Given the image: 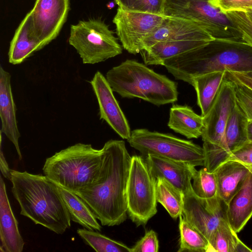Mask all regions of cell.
Listing matches in <instances>:
<instances>
[{"instance_id": "cell-1", "label": "cell", "mask_w": 252, "mask_h": 252, "mask_svg": "<svg viewBox=\"0 0 252 252\" xmlns=\"http://www.w3.org/2000/svg\"><path fill=\"white\" fill-rule=\"evenodd\" d=\"M102 149L103 162L98 177L75 193L102 225L112 226L121 224L127 218L126 189L131 157L123 140H110Z\"/></svg>"}, {"instance_id": "cell-2", "label": "cell", "mask_w": 252, "mask_h": 252, "mask_svg": "<svg viewBox=\"0 0 252 252\" xmlns=\"http://www.w3.org/2000/svg\"><path fill=\"white\" fill-rule=\"evenodd\" d=\"M11 191L20 214L58 234L71 226V217L57 185L45 175L11 169Z\"/></svg>"}, {"instance_id": "cell-3", "label": "cell", "mask_w": 252, "mask_h": 252, "mask_svg": "<svg viewBox=\"0 0 252 252\" xmlns=\"http://www.w3.org/2000/svg\"><path fill=\"white\" fill-rule=\"evenodd\" d=\"M162 65L176 79L190 85L194 78L209 72H252V46L245 42L214 39L166 60Z\"/></svg>"}, {"instance_id": "cell-4", "label": "cell", "mask_w": 252, "mask_h": 252, "mask_svg": "<svg viewBox=\"0 0 252 252\" xmlns=\"http://www.w3.org/2000/svg\"><path fill=\"white\" fill-rule=\"evenodd\" d=\"M105 77L113 91L122 97L139 98L157 106L178 99L176 82L135 60L112 67Z\"/></svg>"}, {"instance_id": "cell-5", "label": "cell", "mask_w": 252, "mask_h": 252, "mask_svg": "<svg viewBox=\"0 0 252 252\" xmlns=\"http://www.w3.org/2000/svg\"><path fill=\"white\" fill-rule=\"evenodd\" d=\"M102 148L77 143L47 158L44 175L64 189L76 192L91 184L98 177L103 162Z\"/></svg>"}, {"instance_id": "cell-6", "label": "cell", "mask_w": 252, "mask_h": 252, "mask_svg": "<svg viewBox=\"0 0 252 252\" xmlns=\"http://www.w3.org/2000/svg\"><path fill=\"white\" fill-rule=\"evenodd\" d=\"M164 15L192 20L215 39L244 42L226 14L211 4L209 0H166Z\"/></svg>"}, {"instance_id": "cell-7", "label": "cell", "mask_w": 252, "mask_h": 252, "mask_svg": "<svg viewBox=\"0 0 252 252\" xmlns=\"http://www.w3.org/2000/svg\"><path fill=\"white\" fill-rule=\"evenodd\" d=\"M84 64H94L122 53V47L108 25L98 19L80 21L70 27L68 39Z\"/></svg>"}, {"instance_id": "cell-8", "label": "cell", "mask_w": 252, "mask_h": 252, "mask_svg": "<svg viewBox=\"0 0 252 252\" xmlns=\"http://www.w3.org/2000/svg\"><path fill=\"white\" fill-rule=\"evenodd\" d=\"M127 141L143 156H157L185 162L195 167L204 166L203 148L191 141L146 128L132 130Z\"/></svg>"}, {"instance_id": "cell-9", "label": "cell", "mask_w": 252, "mask_h": 252, "mask_svg": "<svg viewBox=\"0 0 252 252\" xmlns=\"http://www.w3.org/2000/svg\"><path fill=\"white\" fill-rule=\"evenodd\" d=\"M156 184L143 156H132L126 189L127 213L137 226L145 225L157 213Z\"/></svg>"}, {"instance_id": "cell-10", "label": "cell", "mask_w": 252, "mask_h": 252, "mask_svg": "<svg viewBox=\"0 0 252 252\" xmlns=\"http://www.w3.org/2000/svg\"><path fill=\"white\" fill-rule=\"evenodd\" d=\"M166 17L118 7L113 22L123 47L135 55L142 50L143 40L160 27Z\"/></svg>"}, {"instance_id": "cell-11", "label": "cell", "mask_w": 252, "mask_h": 252, "mask_svg": "<svg viewBox=\"0 0 252 252\" xmlns=\"http://www.w3.org/2000/svg\"><path fill=\"white\" fill-rule=\"evenodd\" d=\"M183 216L208 239L220 222L227 218L226 205L218 196L212 198L197 196L192 188L183 193Z\"/></svg>"}, {"instance_id": "cell-12", "label": "cell", "mask_w": 252, "mask_h": 252, "mask_svg": "<svg viewBox=\"0 0 252 252\" xmlns=\"http://www.w3.org/2000/svg\"><path fill=\"white\" fill-rule=\"evenodd\" d=\"M69 9V0H36L30 13L34 32L44 46L59 34Z\"/></svg>"}, {"instance_id": "cell-13", "label": "cell", "mask_w": 252, "mask_h": 252, "mask_svg": "<svg viewBox=\"0 0 252 252\" xmlns=\"http://www.w3.org/2000/svg\"><path fill=\"white\" fill-rule=\"evenodd\" d=\"M90 83L98 104L100 119L105 121L123 139H128L131 132L128 121L106 77L97 71Z\"/></svg>"}, {"instance_id": "cell-14", "label": "cell", "mask_w": 252, "mask_h": 252, "mask_svg": "<svg viewBox=\"0 0 252 252\" xmlns=\"http://www.w3.org/2000/svg\"><path fill=\"white\" fill-rule=\"evenodd\" d=\"M214 39L195 22L183 18L166 16L160 27L143 40L141 48L142 50L157 43L165 41L197 40L210 42Z\"/></svg>"}, {"instance_id": "cell-15", "label": "cell", "mask_w": 252, "mask_h": 252, "mask_svg": "<svg viewBox=\"0 0 252 252\" xmlns=\"http://www.w3.org/2000/svg\"><path fill=\"white\" fill-rule=\"evenodd\" d=\"M152 175L157 179H165L183 193L192 188L191 181L197 170L186 162L159 156H143Z\"/></svg>"}, {"instance_id": "cell-16", "label": "cell", "mask_w": 252, "mask_h": 252, "mask_svg": "<svg viewBox=\"0 0 252 252\" xmlns=\"http://www.w3.org/2000/svg\"><path fill=\"white\" fill-rule=\"evenodd\" d=\"M0 132L3 133L13 144L19 158H22L19 145L20 133L16 120V109L13 99L10 73L0 67Z\"/></svg>"}, {"instance_id": "cell-17", "label": "cell", "mask_w": 252, "mask_h": 252, "mask_svg": "<svg viewBox=\"0 0 252 252\" xmlns=\"http://www.w3.org/2000/svg\"><path fill=\"white\" fill-rule=\"evenodd\" d=\"M7 194L5 183L0 177V251L22 252L24 241L18 228Z\"/></svg>"}, {"instance_id": "cell-18", "label": "cell", "mask_w": 252, "mask_h": 252, "mask_svg": "<svg viewBox=\"0 0 252 252\" xmlns=\"http://www.w3.org/2000/svg\"><path fill=\"white\" fill-rule=\"evenodd\" d=\"M44 47L34 32L30 12L20 24L10 42L8 61L14 65L20 64Z\"/></svg>"}, {"instance_id": "cell-19", "label": "cell", "mask_w": 252, "mask_h": 252, "mask_svg": "<svg viewBox=\"0 0 252 252\" xmlns=\"http://www.w3.org/2000/svg\"><path fill=\"white\" fill-rule=\"evenodd\" d=\"M226 214L230 225L237 233L252 217V167L227 205Z\"/></svg>"}, {"instance_id": "cell-20", "label": "cell", "mask_w": 252, "mask_h": 252, "mask_svg": "<svg viewBox=\"0 0 252 252\" xmlns=\"http://www.w3.org/2000/svg\"><path fill=\"white\" fill-rule=\"evenodd\" d=\"M251 167L236 160H227L214 171L218 183V196L226 205L243 183Z\"/></svg>"}, {"instance_id": "cell-21", "label": "cell", "mask_w": 252, "mask_h": 252, "mask_svg": "<svg viewBox=\"0 0 252 252\" xmlns=\"http://www.w3.org/2000/svg\"><path fill=\"white\" fill-rule=\"evenodd\" d=\"M210 42L185 40L157 43L140 54L146 65H161L167 60L204 46Z\"/></svg>"}, {"instance_id": "cell-22", "label": "cell", "mask_w": 252, "mask_h": 252, "mask_svg": "<svg viewBox=\"0 0 252 252\" xmlns=\"http://www.w3.org/2000/svg\"><path fill=\"white\" fill-rule=\"evenodd\" d=\"M168 127L188 139L201 136L203 117L197 114L188 105H173L170 108Z\"/></svg>"}, {"instance_id": "cell-23", "label": "cell", "mask_w": 252, "mask_h": 252, "mask_svg": "<svg viewBox=\"0 0 252 252\" xmlns=\"http://www.w3.org/2000/svg\"><path fill=\"white\" fill-rule=\"evenodd\" d=\"M226 71L205 73L194 78L191 85L196 92L197 103L204 116L214 101L220 85L225 78Z\"/></svg>"}, {"instance_id": "cell-24", "label": "cell", "mask_w": 252, "mask_h": 252, "mask_svg": "<svg viewBox=\"0 0 252 252\" xmlns=\"http://www.w3.org/2000/svg\"><path fill=\"white\" fill-rule=\"evenodd\" d=\"M57 186L69 213L71 220L85 228L100 231L101 227L87 204L75 192L59 185Z\"/></svg>"}, {"instance_id": "cell-25", "label": "cell", "mask_w": 252, "mask_h": 252, "mask_svg": "<svg viewBox=\"0 0 252 252\" xmlns=\"http://www.w3.org/2000/svg\"><path fill=\"white\" fill-rule=\"evenodd\" d=\"M248 122L249 120L236 102L230 114L225 131V143L229 156L248 141Z\"/></svg>"}, {"instance_id": "cell-26", "label": "cell", "mask_w": 252, "mask_h": 252, "mask_svg": "<svg viewBox=\"0 0 252 252\" xmlns=\"http://www.w3.org/2000/svg\"><path fill=\"white\" fill-rule=\"evenodd\" d=\"M156 198L169 213L176 220L183 214V193L163 178L156 179Z\"/></svg>"}, {"instance_id": "cell-27", "label": "cell", "mask_w": 252, "mask_h": 252, "mask_svg": "<svg viewBox=\"0 0 252 252\" xmlns=\"http://www.w3.org/2000/svg\"><path fill=\"white\" fill-rule=\"evenodd\" d=\"M179 218L180 239L178 252H207L209 241L206 237L182 215Z\"/></svg>"}, {"instance_id": "cell-28", "label": "cell", "mask_w": 252, "mask_h": 252, "mask_svg": "<svg viewBox=\"0 0 252 252\" xmlns=\"http://www.w3.org/2000/svg\"><path fill=\"white\" fill-rule=\"evenodd\" d=\"M236 233L226 220H222L209 240L207 252H235L239 240Z\"/></svg>"}, {"instance_id": "cell-29", "label": "cell", "mask_w": 252, "mask_h": 252, "mask_svg": "<svg viewBox=\"0 0 252 252\" xmlns=\"http://www.w3.org/2000/svg\"><path fill=\"white\" fill-rule=\"evenodd\" d=\"M77 233L84 241L97 252H131L130 248L94 230L78 229Z\"/></svg>"}, {"instance_id": "cell-30", "label": "cell", "mask_w": 252, "mask_h": 252, "mask_svg": "<svg viewBox=\"0 0 252 252\" xmlns=\"http://www.w3.org/2000/svg\"><path fill=\"white\" fill-rule=\"evenodd\" d=\"M191 185L194 193L202 198H212L218 196V183L215 173L209 172L205 167L196 170Z\"/></svg>"}, {"instance_id": "cell-31", "label": "cell", "mask_w": 252, "mask_h": 252, "mask_svg": "<svg viewBox=\"0 0 252 252\" xmlns=\"http://www.w3.org/2000/svg\"><path fill=\"white\" fill-rule=\"evenodd\" d=\"M226 76L232 81L236 100L249 121H252V89L242 84L226 72Z\"/></svg>"}, {"instance_id": "cell-32", "label": "cell", "mask_w": 252, "mask_h": 252, "mask_svg": "<svg viewBox=\"0 0 252 252\" xmlns=\"http://www.w3.org/2000/svg\"><path fill=\"white\" fill-rule=\"evenodd\" d=\"M240 31L244 41L252 46V20L243 11H231L226 13Z\"/></svg>"}, {"instance_id": "cell-33", "label": "cell", "mask_w": 252, "mask_h": 252, "mask_svg": "<svg viewBox=\"0 0 252 252\" xmlns=\"http://www.w3.org/2000/svg\"><path fill=\"white\" fill-rule=\"evenodd\" d=\"M209 2L224 13L231 11H250L252 0H209Z\"/></svg>"}, {"instance_id": "cell-34", "label": "cell", "mask_w": 252, "mask_h": 252, "mask_svg": "<svg viewBox=\"0 0 252 252\" xmlns=\"http://www.w3.org/2000/svg\"><path fill=\"white\" fill-rule=\"evenodd\" d=\"M158 249L157 235L153 230L147 231L145 235L130 248L131 252H158Z\"/></svg>"}, {"instance_id": "cell-35", "label": "cell", "mask_w": 252, "mask_h": 252, "mask_svg": "<svg viewBox=\"0 0 252 252\" xmlns=\"http://www.w3.org/2000/svg\"><path fill=\"white\" fill-rule=\"evenodd\" d=\"M166 0H133L129 10L164 15Z\"/></svg>"}, {"instance_id": "cell-36", "label": "cell", "mask_w": 252, "mask_h": 252, "mask_svg": "<svg viewBox=\"0 0 252 252\" xmlns=\"http://www.w3.org/2000/svg\"><path fill=\"white\" fill-rule=\"evenodd\" d=\"M227 160H236L252 167V142L248 141L234 150Z\"/></svg>"}, {"instance_id": "cell-37", "label": "cell", "mask_w": 252, "mask_h": 252, "mask_svg": "<svg viewBox=\"0 0 252 252\" xmlns=\"http://www.w3.org/2000/svg\"><path fill=\"white\" fill-rule=\"evenodd\" d=\"M2 135L0 132V169L1 172L4 177L10 181L11 179V171L8 163L5 159L4 154L1 149Z\"/></svg>"}, {"instance_id": "cell-38", "label": "cell", "mask_w": 252, "mask_h": 252, "mask_svg": "<svg viewBox=\"0 0 252 252\" xmlns=\"http://www.w3.org/2000/svg\"><path fill=\"white\" fill-rule=\"evenodd\" d=\"M230 76L252 89V78L245 74L238 72L227 71Z\"/></svg>"}, {"instance_id": "cell-39", "label": "cell", "mask_w": 252, "mask_h": 252, "mask_svg": "<svg viewBox=\"0 0 252 252\" xmlns=\"http://www.w3.org/2000/svg\"><path fill=\"white\" fill-rule=\"evenodd\" d=\"M235 252H252V250L239 239L236 245Z\"/></svg>"}, {"instance_id": "cell-40", "label": "cell", "mask_w": 252, "mask_h": 252, "mask_svg": "<svg viewBox=\"0 0 252 252\" xmlns=\"http://www.w3.org/2000/svg\"><path fill=\"white\" fill-rule=\"evenodd\" d=\"M133 0H114L118 7L129 10L131 7Z\"/></svg>"}, {"instance_id": "cell-41", "label": "cell", "mask_w": 252, "mask_h": 252, "mask_svg": "<svg viewBox=\"0 0 252 252\" xmlns=\"http://www.w3.org/2000/svg\"><path fill=\"white\" fill-rule=\"evenodd\" d=\"M247 137L249 141L252 142V121H249L247 126Z\"/></svg>"}, {"instance_id": "cell-42", "label": "cell", "mask_w": 252, "mask_h": 252, "mask_svg": "<svg viewBox=\"0 0 252 252\" xmlns=\"http://www.w3.org/2000/svg\"><path fill=\"white\" fill-rule=\"evenodd\" d=\"M114 6V3L113 2H110L107 5V7L109 8H112Z\"/></svg>"}, {"instance_id": "cell-43", "label": "cell", "mask_w": 252, "mask_h": 252, "mask_svg": "<svg viewBox=\"0 0 252 252\" xmlns=\"http://www.w3.org/2000/svg\"><path fill=\"white\" fill-rule=\"evenodd\" d=\"M243 73L245 74V75H246L248 76L249 77H251V78H252V72Z\"/></svg>"}, {"instance_id": "cell-44", "label": "cell", "mask_w": 252, "mask_h": 252, "mask_svg": "<svg viewBox=\"0 0 252 252\" xmlns=\"http://www.w3.org/2000/svg\"><path fill=\"white\" fill-rule=\"evenodd\" d=\"M246 13L252 20V11H249Z\"/></svg>"}, {"instance_id": "cell-45", "label": "cell", "mask_w": 252, "mask_h": 252, "mask_svg": "<svg viewBox=\"0 0 252 252\" xmlns=\"http://www.w3.org/2000/svg\"><path fill=\"white\" fill-rule=\"evenodd\" d=\"M250 11H252V7L251 10ZM248 12H249V11H248Z\"/></svg>"}]
</instances>
